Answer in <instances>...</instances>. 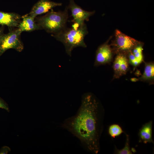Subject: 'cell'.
I'll return each instance as SVG.
<instances>
[{
	"label": "cell",
	"mask_w": 154,
	"mask_h": 154,
	"mask_svg": "<svg viewBox=\"0 0 154 154\" xmlns=\"http://www.w3.org/2000/svg\"><path fill=\"white\" fill-rule=\"evenodd\" d=\"M99 107L91 94H85L76 114L66 119L62 125L78 139L88 151L95 154L100 149Z\"/></svg>",
	"instance_id": "6da1fadb"
},
{
	"label": "cell",
	"mask_w": 154,
	"mask_h": 154,
	"mask_svg": "<svg viewBox=\"0 0 154 154\" xmlns=\"http://www.w3.org/2000/svg\"><path fill=\"white\" fill-rule=\"evenodd\" d=\"M88 33L87 27L84 23L81 25L75 24L74 26L72 28L66 27L59 32L51 35L63 43L66 52L71 56L74 48L78 47H87L84 39Z\"/></svg>",
	"instance_id": "7a4b0ae2"
},
{
	"label": "cell",
	"mask_w": 154,
	"mask_h": 154,
	"mask_svg": "<svg viewBox=\"0 0 154 154\" xmlns=\"http://www.w3.org/2000/svg\"><path fill=\"white\" fill-rule=\"evenodd\" d=\"M68 9V7L62 11L56 12L52 9L45 15L37 18L36 22L48 33L56 34L66 27Z\"/></svg>",
	"instance_id": "3957f363"
},
{
	"label": "cell",
	"mask_w": 154,
	"mask_h": 154,
	"mask_svg": "<svg viewBox=\"0 0 154 154\" xmlns=\"http://www.w3.org/2000/svg\"><path fill=\"white\" fill-rule=\"evenodd\" d=\"M21 32L17 28L10 30L7 34H4L0 38V56L7 50L14 49L18 52L24 49L20 36Z\"/></svg>",
	"instance_id": "277c9868"
},
{
	"label": "cell",
	"mask_w": 154,
	"mask_h": 154,
	"mask_svg": "<svg viewBox=\"0 0 154 154\" xmlns=\"http://www.w3.org/2000/svg\"><path fill=\"white\" fill-rule=\"evenodd\" d=\"M115 39L113 44L115 52L117 54H127L139 44L135 39L116 30L115 32Z\"/></svg>",
	"instance_id": "5b68a950"
},
{
	"label": "cell",
	"mask_w": 154,
	"mask_h": 154,
	"mask_svg": "<svg viewBox=\"0 0 154 154\" xmlns=\"http://www.w3.org/2000/svg\"><path fill=\"white\" fill-rule=\"evenodd\" d=\"M68 9L70 11L75 24L81 25L88 21L89 17L95 13L94 11H89L83 9L75 2L74 0H69Z\"/></svg>",
	"instance_id": "8992f818"
},
{
	"label": "cell",
	"mask_w": 154,
	"mask_h": 154,
	"mask_svg": "<svg viewBox=\"0 0 154 154\" xmlns=\"http://www.w3.org/2000/svg\"><path fill=\"white\" fill-rule=\"evenodd\" d=\"M61 3L56 2L50 0H39L33 6L28 15L35 18L39 15L48 12L53 8L62 6Z\"/></svg>",
	"instance_id": "52a82bcc"
},
{
	"label": "cell",
	"mask_w": 154,
	"mask_h": 154,
	"mask_svg": "<svg viewBox=\"0 0 154 154\" xmlns=\"http://www.w3.org/2000/svg\"><path fill=\"white\" fill-rule=\"evenodd\" d=\"M112 56V50L110 45L107 42L99 46L96 53L94 65L98 66L110 62Z\"/></svg>",
	"instance_id": "ba28073f"
},
{
	"label": "cell",
	"mask_w": 154,
	"mask_h": 154,
	"mask_svg": "<svg viewBox=\"0 0 154 154\" xmlns=\"http://www.w3.org/2000/svg\"><path fill=\"white\" fill-rule=\"evenodd\" d=\"M21 19V16L17 13L0 11V25L2 26L18 27Z\"/></svg>",
	"instance_id": "9c48e42d"
},
{
	"label": "cell",
	"mask_w": 154,
	"mask_h": 154,
	"mask_svg": "<svg viewBox=\"0 0 154 154\" xmlns=\"http://www.w3.org/2000/svg\"><path fill=\"white\" fill-rule=\"evenodd\" d=\"M35 18L27 14L21 17L22 20L19 23L18 28L21 32H31L42 29L40 25L35 20Z\"/></svg>",
	"instance_id": "30bf717a"
},
{
	"label": "cell",
	"mask_w": 154,
	"mask_h": 154,
	"mask_svg": "<svg viewBox=\"0 0 154 154\" xmlns=\"http://www.w3.org/2000/svg\"><path fill=\"white\" fill-rule=\"evenodd\" d=\"M152 121L145 123L140 129L139 132L140 140L145 143H153L152 138Z\"/></svg>",
	"instance_id": "8fae6325"
},
{
	"label": "cell",
	"mask_w": 154,
	"mask_h": 154,
	"mask_svg": "<svg viewBox=\"0 0 154 154\" xmlns=\"http://www.w3.org/2000/svg\"><path fill=\"white\" fill-rule=\"evenodd\" d=\"M154 78V64L152 62L146 63L144 73L139 79L144 81H153Z\"/></svg>",
	"instance_id": "7c38bea8"
},
{
	"label": "cell",
	"mask_w": 154,
	"mask_h": 154,
	"mask_svg": "<svg viewBox=\"0 0 154 154\" xmlns=\"http://www.w3.org/2000/svg\"><path fill=\"white\" fill-rule=\"evenodd\" d=\"M124 54L123 53L117 54L115 58L113 64V68L114 72V77L115 78H119V77L120 68Z\"/></svg>",
	"instance_id": "4fadbf2b"
},
{
	"label": "cell",
	"mask_w": 154,
	"mask_h": 154,
	"mask_svg": "<svg viewBox=\"0 0 154 154\" xmlns=\"http://www.w3.org/2000/svg\"><path fill=\"white\" fill-rule=\"evenodd\" d=\"M123 132L122 128L117 124H113L110 125L108 129V133L112 137L115 138L120 135Z\"/></svg>",
	"instance_id": "5bb4252c"
},
{
	"label": "cell",
	"mask_w": 154,
	"mask_h": 154,
	"mask_svg": "<svg viewBox=\"0 0 154 154\" xmlns=\"http://www.w3.org/2000/svg\"><path fill=\"white\" fill-rule=\"evenodd\" d=\"M129 62L126 54H124L121 64L119 72V77L126 74L128 71L129 66Z\"/></svg>",
	"instance_id": "9a60e30c"
},
{
	"label": "cell",
	"mask_w": 154,
	"mask_h": 154,
	"mask_svg": "<svg viewBox=\"0 0 154 154\" xmlns=\"http://www.w3.org/2000/svg\"><path fill=\"white\" fill-rule=\"evenodd\" d=\"M143 48L139 44L135 46L132 50V52L137 60L140 64L143 60L142 51Z\"/></svg>",
	"instance_id": "2e32d148"
},
{
	"label": "cell",
	"mask_w": 154,
	"mask_h": 154,
	"mask_svg": "<svg viewBox=\"0 0 154 154\" xmlns=\"http://www.w3.org/2000/svg\"><path fill=\"white\" fill-rule=\"evenodd\" d=\"M124 147L121 149L116 148L115 153L117 154H132L133 153L131 150L129 145V138L128 135H127Z\"/></svg>",
	"instance_id": "e0dca14e"
},
{
	"label": "cell",
	"mask_w": 154,
	"mask_h": 154,
	"mask_svg": "<svg viewBox=\"0 0 154 154\" xmlns=\"http://www.w3.org/2000/svg\"><path fill=\"white\" fill-rule=\"evenodd\" d=\"M127 54L129 62L130 64L135 66H136L140 64L136 60L131 50L129 51Z\"/></svg>",
	"instance_id": "ac0fdd59"
},
{
	"label": "cell",
	"mask_w": 154,
	"mask_h": 154,
	"mask_svg": "<svg viewBox=\"0 0 154 154\" xmlns=\"http://www.w3.org/2000/svg\"><path fill=\"white\" fill-rule=\"evenodd\" d=\"M0 108L4 109L7 112H9L10 110L8 105L2 98L0 97Z\"/></svg>",
	"instance_id": "d6986e66"
},
{
	"label": "cell",
	"mask_w": 154,
	"mask_h": 154,
	"mask_svg": "<svg viewBox=\"0 0 154 154\" xmlns=\"http://www.w3.org/2000/svg\"><path fill=\"white\" fill-rule=\"evenodd\" d=\"M10 148L7 146L2 147L0 150V154H7L11 151Z\"/></svg>",
	"instance_id": "ffe728a7"
},
{
	"label": "cell",
	"mask_w": 154,
	"mask_h": 154,
	"mask_svg": "<svg viewBox=\"0 0 154 154\" xmlns=\"http://www.w3.org/2000/svg\"><path fill=\"white\" fill-rule=\"evenodd\" d=\"M3 31L4 28L3 26L0 27V38L4 34Z\"/></svg>",
	"instance_id": "44dd1931"
}]
</instances>
